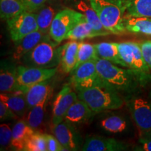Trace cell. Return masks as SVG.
I'll list each match as a JSON object with an SVG mask.
<instances>
[{"label": "cell", "instance_id": "6da1fadb", "mask_svg": "<svg viewBox=\"0 0 151 151\" xmlns=\"http://www.w3.org/2000/svg\"><path fill=\"white\" fill-rule=\"evenodd\" d=\"M96 66L104 84L123 98L141 91L143 88L130 69L102 59L97 60Z\"/></svg>", "mask_w": 151, "mask_h": 151}, {"label": "cell", "instance_id": "7a4b0ae2", "mask_svg": "<svg viewBox=\"0 0 151 151\" xmlns=\"http://www.w3.org/2000/svg\"><path fill=\"white\" fill-rule=\"evenodd\" d=\"M106 29L113 35L127 32L124 23L127 0H88Z\"/></svg>", "mask_w": 151, "mask_h": 151}, {"label": "cell", "instance_id": "3957f363", "mask_svg": "<svg viewBox=\"0 0 151 151\" xmlns=\"http://www.w3.org/2000/svg\"><path fill=\"white\" fill-rule=\"evenodd\" d=\"M76 92L79 99L84 101L95 113L116 110L125 104L122 95L104 84L78 89Z\"/></svg>", "mask_w": 151, "mask_h": 151}, {"label": "cell", "instance_id": "277c9868", "mask_svg": "<svg viewBox=\"0 0 151 151\" xmlns=\"http://www.w3.org/2000/svg\"><path fill=\"white\" fill-rule=\"evenodd\" d=\"M119 52L127 69L135 75L142 88L151 86V70L143 58L139 43L134 41L118 43Z\"/></svg>", "mask_w": 151, "mask_h": 151}, {"label": "cell", "instance_id": "5b68a950", "mask_svg": "<svg viewBox=\"0 0 151 151\" xmlns=\"http://www.w3.org/2000/svg\"><path fill=\"white\" fill-rule=\"evenodd\" d=\"M59 43L51 39L49 34L37 46L24 55L20 61L24 66L41 68L58 67L60 64Z\"/></svg>", "mask_w": 151, "mask_h": 151}, {"label": "cell", "instance_id": "8992f818", "mask_svg": "<svg viewBox=\"0 0 151 151\" xmlns=\"http://www.w3.org/2000/svg\"><path fill=\"white\" fill-rule=\"evenodd\" d=\"M140 92L124 99L139 134H143L151 132V99L141 96Z\"/></svg>", "mask_w": 151, "mask_h": 151}, {"label": "cell", "instance_id": "52a82bcc", "mask_svg": "<svg viewBox=\"0 0 151 151\" xmlns=\"http://www.w3.org/2000/svg\"><path fill=\"white\" fill-rule=\"evenodd\" d=\"M85 18V16L80 11L71 9H63L55 16L49 35L52 40L60 44L66 39L68 33Z\"/></svg>", "mask_w": 151, "mask_h": 151}, {"label": "cell", "instance_id": "ba28073f", "mask_svg": "<svg viewBox=\"0 0 151 151\" xmlns=\"http://www.w3.org/2000/svg\"><path fill=\"white\" fill-rule=\"evenodd\" d=\"M17 70L19 90L24 93L30 87L52 78L56 74L58 67L41 68L20 65L17 67Z\"/></svg>", "mask_w": 151, "mask_h": 151}, {"label": "cell", "instance_id": "9c48e42d", "mask_svg": "<svg viewBox=\"0 0 151 151\" xmlns=\"http://www.w3.org/2000/svg\"><path fill=\"white\" fill-rule=\"evenodd\" d=\"M6 22L10 37L14 43L38 30L36 14L31 11H24Z\"/></svg>", "mask_w": 151, "mask_h": 151}, {"label": "cell", "instance_id": "30bf717a", "mask_svg": "<svg viewBox=\"0 0 151 151\" xmlns=\"http://www.w3.org/2000/svg\"><path fill=\"white\" fill-rule=\"evenodd\" d=\"M96 61L82 64L71 72L70 83L75 90L104 84L98 73Z\"/></svg>", "mask_w": 151, "mask_h": 151}, {"label": "cell", "instance_id": "8fae6325", "mask_svg": "<svg viewBox=\"0 0 151 151\" xmlns=\"http://www.w3.org/2000/svg\"><path fill=\"white\" fill-rule=\"evenodd\" d=\"M78 99V94L70 86L66 85L62 88L53 102L51 118L52 126L64 121L68 110Z\"/></svg>", "mask_w": 151, "mask_h": 151}, {"label": "cell", "instance_id": "7c38bea8", "mask_svg": "<svg viewBox=\"0 0 151 151\" xmlns=\"http://www.w3.org/2000/svg\"><path fill=\"white\" fill-rule=\"evenodd\" d=\"M52 132L66 151L78 150L81 148V136L73 124L64 120L52 126Z\"/></svg>", "mask_w": 151, "mask_h": 151}, {"label": "cell", "instance_id": "4fadbf2b", "mask_svg": "<svg viewBox=\"0 0 151 151\" xmlns=\"http://www.w3.org/2000/svg\"><path fill=\"white\" fill-rule=\"evenodd\" d=\"M127 143L112 138L92 135L86 138L82 147L83 151H122L128 150Z\"/></svg>", "mask_w": 151, "mask_h": 151}, {"label": "cell", "instance_id": "5bb4252c", "mask_svg": "<svg viewBox=\"0 0 151 151\" xmlns=\"http://www.w3.org/2000/svg\"><path fill=\"white\" fill-rule=\"evenodd\" d=\"M0 67V92L9 93L18 91L19 86L17 81L18 70L15 65L7 60L1 62Z\"/></svg>", "mask_w": 151, "mask_h": 151}, {"label": "cell", "instance_id": "9a60e30c", "mask_svg": "<svg viewBox=\"0 0 151 151\" xmlns=\"http://www.w3.org/2000/svg\"><path fill=\"white\" fill-rule=\"evenodd\" d=\"M95 114L84 101L78 98L68 110L64 120L73 125L81 124L86 123Z\"/></svg>", "mask_w": 151, "mask_h": 151}, {"label": "cell", "instance_id": "2e32d148", "mask_svg": "<svg viewBox=\"0 0 151 151\" xmlns=\"http://www.w3.org/2000/svg\"><path fill=\"white\" fill-rule=\"evenodd\" d=\"M0 101L4 103L19 119H23L28 112L25 94L22 91L1 93Z\"/></svg>", "mask_w": 151, "mask_h": 151}, {"label": "cell", "instance_id": "e0dca14e", "mask_svg": "<svg viewBox=\"0 0 151 151\" xmlns=\"http://www.w3.org/2000/svg\"><path fill=\"white\" fill-rule=\"evenodd\" d=\"M79 43L77 41H71L60 46V65L64 73H71L74 70L78 59Z\"/></svg>", "mask_w": 151, "mask_h": 151}, {"label": "cell", "instance_id": "ac0fdd59", "mask_svg": "<svg viewBox=\"0 0 151 151\" xmlns=\"http://www.w3.org/2000/svg\"><path fill=\"white\" fill-rule=\"evenodd\" d=\"M35 132L23 119L19 120L12 129L11 148L14 150L23 151L28 139Z\"/></svg>", "mask_w": 151, "mask_h": 151}, {"label": "cell", "instance_id": "d6986e66", "mask_svg": "<svg viewBox=\"0 0 151 151\" xmlns=\"http://www.w3.org/2000/svg\"><path fill=\"white\" fill-rule=\"evenodd\" d=\"M46 35L47 34L41 32L39 30H37L29 34L18 42L15 43L16 48L13 54L14 60L20 61L26 54L41 42Z\"/></svg>", "mask_w": 151, "mask_h": 151}, {"label": "cell", "instance_id": "ffe728a7", "mask_svg": "<svg viewBox=\"0 0 151 151\" xmlns=\"http://www.w3.org/2000/svg\"><path fill=\"white\" fill-rule=\"evenodd\" d=\"M94 46L99 59L108 60L115 65L127 68L125 63L120 57L118 43L101 42L94 44Z\"/></svg>", "mask_w": 151, "mask_h": 151}, {"label": "cell", "instance_id": "44dd1931", "mask_svg": "<svg viewBox=\"0 0 151 151\" xmlns=\"http://www.w3.org/2000/svg\"><path fill=\"white\" fill-rule=\"evenodd\" d=\"M50 95H51V92L47 94L44 99L41 100L38 104L28 111L27 113L23 118L24 121L36 132L42 125L43 120H44L46 107L49 99H50Z\"/></svg>", "mask_w": 151, "mask_h": 151}, {"label": "cell", "instance_id": "7402d4cb", "mask_svg": "<svg viewBox=\"0 0 151 151\" xmlns=\"http://www.w3.org/2000/svg\"><path fill=\"white\" fill-rule=\"evenodd\" d=\"M48 81L39 83L35 86L30 87L29 89L24 92L28 111L38 104L41 100L44 99L47 94L52 92L51 86L49 83Z\"/></svg>", "mask_w": 151, "mask_h": 151}, {"label": "cell", "instance_id": "603a6c76", "mask_svg": "<svg viewBox=\"0 0 151 151\" xmlns=\"http://www.w3.org/2000/svg\"><path fill=\"white\" fill-rule=\"evenodd\" d=\"M124 23L128 32L151 36V18L125 16Z\"/></svg>", "mask_w": 151, "mask_h": 151}, {"label": "cell", "instance_id": "cb8c5ba5", "mask_svg": "<svg viewBox=\"0 0 151 151\" xmlns=\"http://www.w3.org/2000/svg\"><path fill=\"white\" fill-rule=\"evenodd\" d=\"M77 9L84 15L87 21L99 34L100 37L110 35L111 32L104 27L97 14L91 6L90 3L88 4L85 1L81 0L77 4Z\"/></svg>", "mask_w": 151, "mask_h": 151}, {"label": "cell", "instance_id": "d4e9b609", "mask_svg": "<svg viewBox=\"0 0 151 151\" xmlns=\"http://www.w3.org/2000/svg\"><path fill=\"white\" fill-rule=\"evenodd\" d=\"M100 127L111 134H122L129 128V122L124 117L119 115H111L100 121Z\"/></svg>", "mask_w": 151, "mask_h": 151}, {"label": "cell", "instance_id": "484cf974", "mask_svg": "<svg viewBox=\"0 0 151 151\" xmlns=\"http://www.w3.org/2000/svg\"><path fill=\"white\" fill-rule=\"evenodd\" d=\"M97 37H100V35L85 18L68 33L66 39L70 41H78Z\"/></svg>", "mask_w": 151, "mask_h": 151}, {"label": "cell", "instance_id": "4316f807", "mask_svg": "<svg viewBox=\"0 0 151 151\" xmlns=\"http://www.w3.org/2000/svg\"><path fill=\"white\" fill-rule=\"evenodd\" d=\"M125 16L151 18V0H127Z\"/></svg>", "mask_w": 151, "mask_h": 151}, {"label": "cell", "instance_id": "83f0119b", "mask_svg": "<svg viewBox=\"0 0 151 151\" xmlns=\"http://www.w3.org/2000/svg\"><path fill=\"white\" fill-rule=\"evenodd\" d=\"M27 11L20 0H0V16L8 20Z\"/></svg>", "mask_w": 151, "mask_h": 151}, {"label": "cell", "instance_id": "f1b7e54d", "mask_svg": "<svg viewBox=\"0 0 151 151\" xmlns=\"http://www.w3.org/2000/svg\"><path fill=\"white\" fill-rule=\"evenodd\" d=\"M38 24V30L44 34H49L52 22L55 16L54 9L50 6L44 5L35 12Z\"/></svg>", "mask_w": 151, "mask_h": 151}, {"label": "cell", "instance_id": "f546056e", "mask_svg": "<svg viewBox=\"0 0 151 151\" xmlns=\"http://www.w3.org/2000/svg\"><path fill=\"white\" fill-rule=\"evenodd\" d=\"M97 59H99V58L97 57L94 45L85 43L83 41H81L79 43L78 59H77V63L75 69L87 62L97 60Z\"/></svg>", "mask_w": 151, "mask_h": 151}, {"label": "cell", "instance_id": "4dcf8cb0", "mask_svg": "<svg viewBox=\"0 0 151 151\" xmlns=\"http://www.w3.org/2000/svg\"><path fill=\"white\" fill-rule=\"evenodd\" d=\"M23 151H48L45 134L35 132L28 139Z\"/></svg>", "mask_w": 151, "mask_h": 151}, {"label": "cell", "instance_id": "1f68e13d", "mask_svg": "<svg viewBox=\"0 0 151 151\" xmlns=\"http://www.w3.org/2000/svg\"><path fill=\"white\" fill-rule=\"evenodd\" d=\"M12 140V129L8 124H1L0 125V150H6L11 147Z\"/></svg>", "mask_w": 151, "mask_h": 151}, {"label": "cell", "instance_id": "d6a6232c", "mask_svg": "<svg viewBox=\"0 0 151 151\" xmlns=\"http://www.w3.org/2000/svg\"><path fill=\"white\" fill-rule=\"evenodd\" d=\"M134 150L151 151V132L140 134L138 145L134 148Z\"/></svg>", "mask_w": 151, "mask_h": 151}, {"label": "cell", "instance_id": "836d02e7", "mask_svg": "<svg viewBox=\"0 0 151 151\" xmlns=\"http://www.w3.org/2000/svg\"><path fill=\"white\" fill-rule=\"evenodd\" d=\"M28 11L37 12L45 5L47 0H20Z\"/></svg>", "mask_w": 151, "mask_h": 151}, {"label": "cell", "instance_id": "e575fe53", "mask_svg": "<svg viewBox=\"0 0 151 151\" xmlns=\"http://www.w3.org/2000/svg\"><path fill=\"white\" fill-rule=\"evenodd\" d=\"M47 142L48 151H62L65 150L61 143L59 142L58 139L54 135L45 134Z\"/></svg>", "mask_w": 151, "mask_h": 151}, {"label": "cell", "instance_id": "d590c367", "mask_svg": "<svg viewBox=\"0 0 151 151\" xmlns=\"http://www.w3.org/2000/svg\"><path fill=\"white\" fill-rule=\"evenodd\" d=\"M139 43L143 58L151 70V41H143Z\"/></svg>", "mask_w": 151, "mask_h": 151}, {"label": "cell", "instance_id": "8d00e7d4", "mask_svg": "<svg viewBox=\"0 0 151 151\" xmlns=\"http://www.w3.org/2000/svg\"><path fill=\"white\" fill-rule=\"evenodd\" d=\"M14 119L19 118L4 103L0 101V120L1 121H5L6 120H14Z\"/></svg>", "mask_w": 151, "mask_h": 151}]
</instances>
